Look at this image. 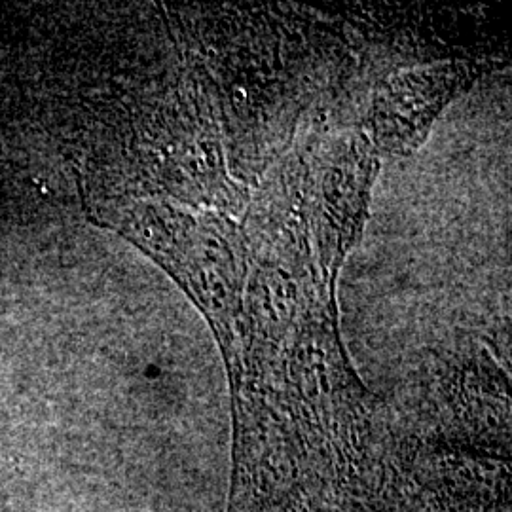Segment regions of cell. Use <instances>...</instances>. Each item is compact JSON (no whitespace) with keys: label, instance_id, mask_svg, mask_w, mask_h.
I'll list each match as a JSON object with an SVG mask.
<instances>
[{"label":"cell","instance_id":"1","mask_svg":"<svg viewBox=\"0 0 512 512\" xmlns=\"http://www.w3.org/2000/svg\"><path fill=\"white\" fill-rule=\"evenodd\" d=\"M511 114V86L480 82L382 164L336 279L340 346L361 332L509 327Z\"/></svg>","mask_w":512,"mask_h":512}]
</instances>
